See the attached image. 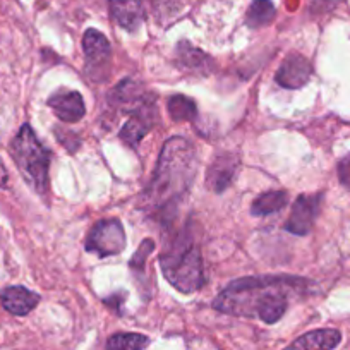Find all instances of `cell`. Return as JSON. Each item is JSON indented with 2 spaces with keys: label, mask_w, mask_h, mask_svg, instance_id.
Segmentation results:
<instances>
[{
  "label": "cell",
  "mask_w": 350,
  "mask_h": 350,
  "mask_svg": "<svg viewBox=\"0 0 350 350\" xmlns=\"http://www.w3.org/2000/svg\"><path fill=\"white\" fill-rule=\"evenodd\" d=\"M168 116L174 122H184V120H194L198 117V107L194 100L184 95H174L168 98L167 103Z\"/></svg>",
  "instance_id": "obj_18"
},
{
  "label": "cell",
  "mask_w": 350,
  "mask_h": 350,
  "mask_svg": "<svg viewBox=\"0 0 350 350\" xmlns=\"http://www.w3.org/2000/svg\"><path fill=\"white\" fill-rule=\"evenodd\" d=\"M55 133H57L55 136H57V139H59V143H62L64 146L69 148L70 151H72V146H70V143H69L70 139L77 141V143H81V139H79V137H77V134L72 133V131H62V129H60V127H55Z\"/></svg>",
  "instance_id": "obj_25"
},
{
  "label": "cell",
  "mask_w": 350,
  "mask_h": 350,
  "mask_svg": "<svg viewBox=\"0 0 350 350\" xmlns=\"http://www.w3.org/2000/svg\"><path fill=\"white\" fill-rule=\"evenodd\" d=\"M343 0H311V12L312 14H326L333 9L338 8Z\"/></svg>",
  "instance_id": "obj_23"
},
{
  "label": "cell",
  "mask_w": 350,
  "mask_h": 350,
  "mask_svg": "<svg viewBox=\"0 0 350 350\" xmlns=\"http://www.w3.org/2000/svg\"><path fill=\"white\" fill-rule=\"evenodd\" d=\"M83 50L86 59V74L90 81L103 83L112 66V46L107 36L98 29L90 28L83 36Z\"/></svg>",
  "instance_id": "obj_5"
},
{
  "label": "cell",
  "mask_w": 350,
  "mask_h": 350,
  "mask_svg": "<svg viewBox=\"0 0 350 350\" xmlns=\"http://www.w3.org/2000/svg\"><path fill=\"white\" fill-rule=\"evenodd\" d=\"M239 168V160L232 153H220L213 158L210 168L206 172V186L213 193H224L230 183L234 180V175Z\"/></svg>",
  "instance_id": "obj_12"
},
{
  "label": "cell",
  "mask_w": 350,
  "mask_h": 350,
  "mask_svg": "<svg viewBox=\"0 0 350 350\" xmlns=\"http://www.w3.org/2000/svg\"><path fill=\"white\" fill-rule=\"evenodd\" d=\"M275 5L271 0H254L245 14V25L249 28H262L275 19Z\"/></svg>",
  "instance_id": "obj_17"
},
{
  "label": "cell",
  "mask_w": 350,
  "mask_h": 350,
  "mask_svg": "<svg viewBox=\"0 0 350 350\" xmlns=\"http://www.w3.org/2000/svg\"><path fill=\"white\" fill-rule=\"evenodd\" d=\"M113 21L127 31H134L144 19L143 0H107Z\"/></svg>",
  "instance_id": "obj_14"
},
{
  "label": "cell",
  "mask_w": 350,
  "mask_h": 350,
  "mask_svg": "<svg viewBox=\"0 0 350 350\" xmlns=\"http://www.w3.org/2000/svg\"><path fill=\"white\" fill-rule=\"evenodd\" d=\"M124 247H126V232L117 218L96 221L88 235L86 251L93 252L98 258L120 254Z\"/></svg>",
  "instance_id": "obj_6"
},
{
  "label": "cell",
  "mask_w": 350,
  "mask_h": 350,
  "mask_svg": "<svg viewBox=\"0 0 350 350\" xmlns=\"http://www.w3.org/2000/svg\"><path fill=\"white\" fill-rule=\"evenodd\" d=\"M323 194H302L295 200L291 217L285 221V230L294 235H308L314 227V221L321 210Z\"/></svg>",
  "instance_id": "obj_8"
},
{
  "label": "cell",
  "mask_w": 350,
  "mask_h": 350,
  "mask_svg": "<svg viewBox=\"0 0 350 350\" xmlns=\"http://www.w3.org/2000/svg\"><path fill=\"white\" fill-rule=\"evenodd\" d=\"M0 302L11 314L26 316L38 306L40 295L21 285H12L0 292Z\"/></svg>",
  "instance_id": "obj_13"
},
{
  "label": "cell",
  "mask_w": 350,
  "mask_h": 350,
  "mask_svg": "<svg viewBox=\"0 0 350 350\" xmlns=\"http://www.w3.org/2000/svg\"><path fill=\"white\" fill-rule=\"evenodd\" d=\"M177 53H179V60L183 66H186L187 69L200 70V72H204L206 67H211V59L201 50L194 49L191 43L180 42L179 46H177Z\"/></svg>",
  "instance_id": "obj_19"
},
{
  "label": "cell",
  "mask_w": 350,
  "mask_h": 350,
  "mask_svg": "<svg viewBox=\"0 0 350 350\" xmlns=\"http://www.w3.org/2000/svg\"><path fill=\"white\" fill-rule=\"evenodd\" d=\"M288 203V194L285 191H268L254 200L251 206V213L254 217H267L277 213Z\"/></svg>",
  "instance_id": "obj_16"
},
{
  "label": "cell",
  "mask_w": 350,
  "mask_h": 350,
  "mask_svg": "<svg viewBox=\"0 0 350 350\" xmlns=\"http://www.w3.org/2000/svg\"><path fill=\"white\" fill-rule=\"evenodd\" d=\"M158 122V109L157 96H151L150 100L137 107L134 112H131L129 120L120 129L119 137L129 148H137V144L143 141V137L157 126Z\"/></svg>",
  "instance_id": "obj_7"
},
{
  "label": "cell",
  "mask_w": 350,
  "mask_h": 350,
  "mask_svg": "<svg viewBox=\"0 0 350 350\" xmlns=\"http://www.w3.org/2000/svg\"><path fill=\"white\" fill-rule=\"evenodd\" d=\"M311 282L295 277H247L228 284L213 301V308L235 316L259 318L273 325L288 308L291 292L304 291Z\"/></svg>",
  "instance_id": "obj_1"
},
{
  "label": "cell",
  "mask_w": 350,
  "mask_h": 350,
  "mask_svg": "<svg viewBox=\"0 0 350 350\" xmlns=\"http://www.w3.org/2000/svg\"><path fill=\"white\" fill-rule=\"evenodd\" d=\"M312 74V66L306 57L297 55V53H292L287 59L284 60V64L280 66V69L277 70V83L280 86L287 88V90H299V88L304 86L309 81Z\"/></svg>",
  "instance_id": "obj_11"
},
{
  "label": "cell",
  "mask_w": 350,
  "mask_h": 350,
  "mask_svg": "<svg viewBox=\"0 0 350 350\" xmlns=\"http://www.w3.org/2000/svg\"><path fill=\"white\" fill-rule=\"evenodd\" d=\"M153 2V9L157 16L167 18V16H174L179 11L183 0H151Z\"/></svg>",
  "instance_id": "obj_22"
},
{
  "label": "cell",
  "mask_w": 350,
  "mask_h": 350,
  "mask_svg": "<svg viewBox=\"0 0 350 350\" xmlns=\"http://www.w3.org/2000/svg\"><path fill=\"white\" fill-rule=\"evenodd\" d=\"M153 96V93L146 92L144 86L141 83L134 79H124L122 83L117 84L110 92L109 102L110 105L119 109L120 112L131 113L137 109L139 105H143L146 100H150Z\"/></svg>",
  "instance_id": "obj_10"
},
{
  "label": "cell",
  "mask_w": 350,
  "mask_h": 350,
  "mask_svg": "<svg viewBox=\"0 0 350 350\" xmlns=\"http://www.w3.org/2000/svg\"><path fill=\"white\" fill-rule=\"evenodd\" d=\"M194 146L184 137H170L161 148L153 179L143 194V208L161 221L172 218L175 204L189 191L196 175Z\"/></svg>",
  "instance_id": "obj_2"
},
{
  "label": "cell",
  "mask_w": 350,
  "mask_h": 350,
  "mask_svg": "<svg viewBox=\"0 0 350 350\" xmlns=\"http://www.w3.org/2000/svg\"><path fill=\"white\" fill-rule=\"evenodd\" d=\"M338 179L343 187L350 189V154L338 161Z\"/></svg>",
  "instance_id": "obj_24"
},
{
  "label": "cell",
  "mask_w": 350,
  "mask_h": 350,
  "mask_svg": "<svg viewBox=\"0 0 350 350\" xmlns=\"http://www.w3.org/2000/svg\"><path fill=\"white\" fill-rule=\"evenodd\" d=\"M340 342H342V333L338 329H314L299 336L284 350H333Z\"/></svg>",
  "instance_id": "obj_15"
},
{
  "label": "cell",
  "mask_w": 350,
  "mask_h": 350,
  "mask_svg": "<svg viewBox=\"0 0 350 350\" xmlns=\"http://www.w3.org/2000/svg\"><path fill=\"white\" fill-rule=\"evenodd\" d=\"M12 160L16 167L21 172L23 179L33 187L40 196H46L49 193V167H50V151L43 146L36 137L31 126L25 124L9 146Z\"/></svg>",
  "instance_id": "obj_4"
},
{
  "label": "cell",
  "mask_w": 350,
  "mask_h": 350,
  "mask_svg": "<svg viewBox=\"0 0 350 350\" xmlns=\"http://www.w3.org/2000/svg\"><path fill=\"white\" fill-rule=\"evenodd\" d=\"M55 117L62 122H79L86 116V107L79 92L74 90H59L46 100Z\"/></svg>",
  "instance_id": "obj_9"
},
{
  "label": "cell",
  "mask_w": 350,
  "mask_h": 350,
  "mask_svg": "<svg viewBox=\"0 0 350 350\" xmlns=\"http://www.w3.org/2000/svg\"><path fill=\"white\" fill-rule=\"evenodd\" d=\"M153 251H154V242L151 241V239H144V241L139 244V247H137V251L134 252L133 259H131L129 262V267L133 268L134 271H137V273H143L144 267H146V258Z\"/></svg>",
  "instance_id": "obj_21"
},
{
  "label": "cell",
  "mask_w": 350,
  "mask_h": 350,
  "mask_svg": "<svg viewBox=\"0 0 350 350\" xmlns=\"http://www.w3.org/2000/svg\"><path fill=\"white\" fill-rule=\"evenodd\" d=\"M160 267L168 284L179 292L194 294L200 291L204 284L203 258L189 228H184L179 235H175L174 242L168 244L160 256Z\"/></svg>",
  "instance_id": "obj_3"
},
{
  "label": "cell",
  "mask_w": 350,
  "mask_h": 350,
  "mask_svg": "<svg viewBox=\"0 0 350 350\" xmlns=\"http://www.w3.org/2000/svg\"><path fill=\"white\" fill-rule=\"evenodd\" d=\"M150 343L141 333H117L107 340V350H144Z\"/></svg>",
  "instance_id": "obj_20"
}]
</instances>
